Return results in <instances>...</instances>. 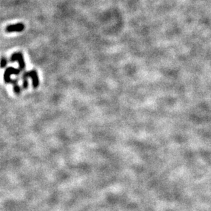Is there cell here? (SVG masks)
I'll return each mask as SVG.
<instances>
[{"label": "cell", "instance_id": "obj_1", "mask_svg": "<svg viewBox=\"0 0 211 211\" xmlns=\"http://www.w3.org/2000/svg\"><path fill=\"white\" fill-rule=\"evenodd\" d=\"M30 77L32 79V83H33L34 87V88H36L38 86V85L39 84V79H38L37 72L36 70H32L31 71L26 72L23 74V86L25 88H26L27 86V78Z\"/></svg>", "mask_w": 211, "mask_h": 211}, {"label": "cell", "instance_id": "obj_3", "mask_svg": "<svg viewBox=\"0 0 211 211\" xmlns=\"http://www.w3.org/2000/svg\"><path fill=\"white\" fill-rule=\"evenodd\" d=\"M20 71L21 70L20 69H17L13 68V67H9L6 70L5 73H4V80L6 83H11V75H19L20 73Z\"/></svg>", "mask_w": 211, "mask_h": 211}, {"label": "cell", "instance_id": "obj_5", "mask_svg": "<svg viewBox=\"0 0 211 211\" xmlns=\"http://www.w3.org/2000/svg\"><path fill=\"white\" fill-rule=\"evenodd\" d=\"M6 65H7V60L4 58H2L1 60V67L2 68H4L6 66Z\"/></svg>", "mask_w": 211, "mask_h": 211}, {"label": "cell", "instance_id": "obj_2", "mask_svg": "<svg viewBox=\"0 0 211 211\" xmlns=\"http://www.w3.org/2000/svg\"><path fill=\"white\" fill-rule=\"evenodd\" d=\"M11 62H17L19 63V69L21 70H23L25 68V60H24L23 55L21 53L18 52V53H15L12 55L11 57Z\"/></svg>", "mask_w": 211, "mask_h": 211}, {"label": "cell", "instance_id": "obj_4", "mask_svg": "<svg viewBox=\"0 0 211 211\" xmlns=\"http://www.w3.org/2000/svg\"><path fill=\"white\" fill-rule=\"evenodd\" d=\"M25 29V25L23 23H19L13 24V25H9L6 27V31L8 33H11V32H21L23 31Z\"/></svg>", "mask_w": 211, "mask_h": 211}]
</instances>
